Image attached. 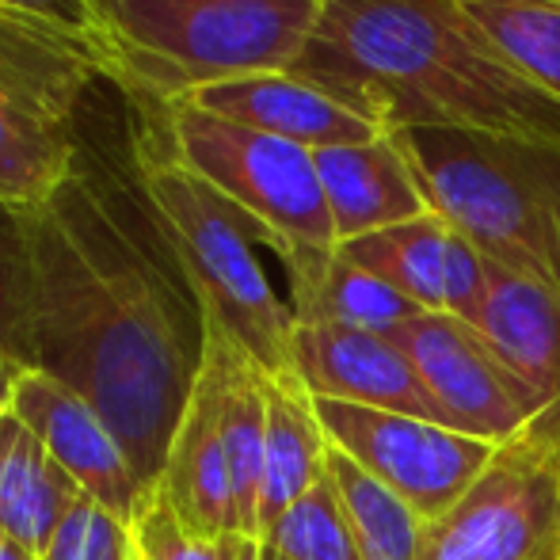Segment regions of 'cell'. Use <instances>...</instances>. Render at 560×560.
I'll list each match as a JSON object with an SVG mask.
<instances>
[{"mask_svg": "<svg viewBox=\"0 0 560 560\" xmlns=\"http://www.w3.org/2000/svg\"><path fill=\"white\" fill-rule=\"evenodd\" d=\"M31 370L100 408L153 488L207 359V310L145 187L138 104L100 73L69 176L23 210Z\"/></svg>", "mask_w": 560, "mask_h": 560, "instance_id": "obj_1", "label": "cell"}, {"mask_svg": "<svg viewBox=\"0 0 560 560\" xmlns=\"http://www.w3.org/2000/svg\"><path fill=\"white\" fill-rule=\"evenodd\" d=\"M290 73L385 133L454 126L560 141V100L508 66L454 0H320Z\"/></svg>", "mask_w": 560, "mask_h": 560, "instance_id": "obj_2", "label": "cell"}, {"mask_svg": "<svg viewBox=\"0 0 560 560\" xmlns=\"http://www.w3.org/2000/svg\"><path fill=\"white\" fill-rule=\"evenodd\" d=\"M130 96L138 104V153L145 187L168 222L184 267L191 271L207 320L233 336L271 382H298L294 310L275 290L256 252L259 244L275 252L271 236L179 161L172 145L168 100L145 96V92H130Z\"/></svg>", "mask_w": 560, "mask_h": 560, "instance_id": "obj_3", "label": "cell"}, {"mask_svg": "<svg viewBox=\"0 0 560 560\" xmlns=\"http://www.w3.org/2000/svg\"><path fill=\"white\" fill-rule=\"evenodd\" d=\"M405 149L431 214L488 264L560 294V141L405 126Z\"/></svg>", "mask_w": 560, "mask_h": 560, "instance_id": "obj_4", "label": "cell"}, {"mask_svg": "<svg viewBox=\"0 0 560 560\" xmlns=\"http://www.w3.org/2000/svg\"><path fill=\"white\" fill-rule=\"evenodd\" d=\"M100 15L118 84L184 100L236 77L294 69L320 0H100Z\"/></svg>", "mask_w": 560, "mask_h": 560, "instance_id": "obj_5", "label": "cell"}, {"mask_svg": "<svg viewBox=\"0 0 560 560\" xmlns=\"http://www.w3.org/2000/svg\"><path fill=\"white\" fill-rule=\"evenodd\" d=\"M100 73L81 43L0 12V199L31 210L69 176Z\"/></svg>", "mask_w": 560, "mask_h": 560, "instance_id": "obj_6", "label": "cell"}, {"mask_svg": "<svg viewBox=\"0 0 560 560\" xmlns=\"http://www.w3.org/2000/svg\"><path fill=\"white\" fill-rule=\"evenodd\" d=\"M168 126L179 161L264 229L279 259L339 248L313 149L199 112L187 100H168Z\"/></svg>", "mask_w": 560, "mask_h": 560, "instance_id": "obj_7", "label": "cell"}, {"mask_svg": "<svg viewBox=\"0 0 560 560\" xmlns=\"http://www.w3.org/2000/svg\"><path fill=\"white\" fill-rule=\"evenodd\" d=\"M560 549V465L526 439L500 446L416 560H549Z\"/></svg>", "mask_w": 560, "mask_h": 560, "instance_id": "obj_8", "label": "cell"}, {"mask_svg": "<svg viewBox=\"0 0 560 560\" xmlns=\"http://www.w3.org/2000/svg\"><path fill=\"white\" fill-rule=\"evenodd\" d=\"M328 443L343 450L354 465L397 492L423 523L446 515L488 469L495 443L472 439L446 423L420 416L382 412V408L313 400Z\"/></svg>", "mask_w": 560, "mask_h": 560, "instance_id": "obj_9", "label": "cell"}, {"mask_svg": "<svg viewBox=\"0 0 560 560\" xmlns=\"http://www.w3.org/2000/svg\"><path fill=\"white\" fill-rule=\"evenodd\" d=\"M393 339L408 351L423 389L454 431L508 446L534 428L538 397L477 325L450 313H420Z\"/></svg>", "mask_w": 560, "mask_h": 560, "instance_id": "obj_10", "label": "cell"}, {"mask_svg": "<svg viewBox=\"0 0 560 560\" xmlns=\"http://www.w3.org/2000/svg\"><path fill=\"white\" fill-rule=\"evenodd\" d=\"M294 377L313 400H339L446 423L443 408L423 389L412 359L393 336L343 325H298Z\"/></svg>", "mask_w": 560, "mask_h": 560, "instance_id": "obj_11", "label": "cell"}, {"mask_svg": "<svg viewBox=\"0 0 560 560\" xmlns=\"http://www.w3.org/2000/svg\"><path fill=\"white\" fill-rule=\"evenodd\" d=\"M12 412L43 439L84 495L104 503L126 523L138 515V503L149 488L138 480L122 443L96 405L43 370H23L15 382Z\"/></svg>", "mask_w": 560, "mask_h": 560, "instance_id": "obj_12", "label": "cell"}, {"mask_svg": "<svg viewBox=\"0 0 560 560\" xmlns=\"http://www.w3.org/2000/svg\"><path fill=\"white\" fill-rule=\"evenodd\" d=\"M477 328L500 347L541 405L523 439L560 465V294L488 264V298Z\"/></svg>", "mask_w": 560, "mask_h": 560, "instance_id": "obj_13", "label": "cell"}, {"mask_svg": "<svg viewBox=\"0 0 560 560\" xmlns=\"http://www.w3.org/2000/svg\"><path fill=\"white\" fill-rule=\"evenodd\" d=\"M199 112H210L229 122L252 126V130L275 133L294 145L305 149H332V145H359V141L382 138V126L370 118L354 115L317 84L305 77L290 73H256V77H236V81L210 84L191 96H184Z\"/></svg>", "mask_w": 560, "mask_h": 560, "instance_id": "obj_14", "label": "cell"}, {"mask_svg": "<svg viewBox=\"0 0 560 560\" xmlns=\"http://www.w3.org/2000/svg\"><path fill=\"white\" fill-rule=\"evenodd\" d=\"M156 485L164 488V495L187 523V530L202 534V538L241 534L233 480H229V457L222 443V382H218V370L207 359H202L191 400H187L184 416L176 423V435H172L164 472Z\"/></svg>", "mask_w": 560, "mask_h": 560, "instance_id": "obj_15", "label": "cell"}, {"mask_svg": "<svg viewBox=\"0 0 560 560\" xmlns=\"http://www.w3.org/2000/svg\"><path fill=\"white\" fill-rule=\"evenodd\" d=\"M313 156H317L320 187H325L339 244L431 214L412 161L393 141V133L359 141V145L317 149Z\"/></svg>", "mask_w": 560, "mask_h": 560, "instance_id": "obj_16", "label": "cell"}, {"mask_svg": "<svg viewBox=\"0 0 560 560\" xmlns=\"http://www.w3.org/2000/svg\"><path fill=\"white\" fill-rule=\"evenodd\" d=\"M287 271V302L298 325H343L359 332L393 336L420 317V305L400 290L332 252H290L279 259Z\"/></svg>", "mask_w": 560, "mask_h": 560, "instance_id": "obj_17", "label": "cell"}, {"mask_svg": "<svg viewBox=\"0 0 560 560\" xmlns=\"http://www.w3.org/2000/svg\"><path fill=\"white\" fill-rule=\"evenodd\" d=\"M81 485L15 412L0 420V530L35 557L81 500Z\"/></svg>", "mask_w": 560, "mask_h": 560, "instance_id": "obj_18", "label": "cell"}, {"mask_svg": "<svg viewBox=\"0 0 560 560\" xmlns=\"http://www.w3.org/2000/svg\"><path fill=\"white\" fill-rule=\"evenodd\" d=\"M328 472V435L298 382L267 385V454L259 488V538Z\"/></svg>", "mask_w": 560, "mask_h": 560, "instance_id": "obj_19", "label": "cell"}, {"mask_svg": "<svg viewBox=\"0 0 560 560\" xmlns=\"http://www.w3.org/2000/svg\"><path fill=\"white\" fill-rule=\"evenodd\" d=\"M450 229L439 214H423L412 222H400L377 233L354 236L343 241V252L351 264L366 267L370 275H377L382 282H389L393 290L416 302L423 313H443L446 294H443V275H446V244Z\"/></svg>", "mask_w": 560, "mask_h": 560, "instance_id": "obj_20", "label": "cell"}, {"mask_svg": "<svg viewBox=\"0 0 560 560\" xmlns=\"http://www.w3.org/2000/svg\"><path fill=\"white\" fill-rule=\"evenodd\" d=\"M328 477H332L347 526H351L359 560H416L423 541V523L397 492L354 465L343 450L328 443Z\"/></svg>", "mask_w": 560, "mask_h": 560, "instance_id": "obj_21", "label": "cell"}, {"mask_svg": "<svg viewBox=\"0 0 560 560\" xmlns=\"http://www.w3.org/2000/svg\"><path fill=\"white\" fill-rule=\"evenodd\" d=\"M465 20L526 81L560 100V4L557 0H454Z\"/></svg>", "mask_w": 560, "mask_h": 560, "instance_id": "obj_22", "label": "cell"}, {"mask_svg": "<svg viewBox=\"0 0 560 560\" xmlns=\"http://www.w3.org/2000/svg\"><path fill=\"white\" fill-rule=\"evenodd\" d=\"M259 541L282 560H359L343 503L328 472Z\"/></svg>", "mask_w": 560, "mask_h": 560, "instance_id": "obj_23", "label": "cell"}, {"mask_svg": "<svg viewBox=\"0 0 560 560\" xmlns=\"http://www.w3.org/2000/svg\"><path fill=\"white\" fill-rule=\"evenodd\" d=\"M0 351L8 359H31V244L27 218L0 199ZM31 370V366H27Z\"/></svg>", "mask_w": 560, "mask_h": 560, "instance_id": "obj_24", "label": "cell"}, {"mask_svg": "<svg viewBox=\"0 0 560 560\" xmlns=\"http://www.w3.org/2000/svg\"><path fill=\"white\" fill-rule=\"evenodd\" d=\"M130 530L141 560H236V546L244 538V534L202 538V534L187 530V523L176 515L161 485H153L141 495Z\"/></svg>", "mask_w": 560, "mask_h": 560, "instance_id": "obj_25", "label": "cell"}, {"mask_svg": "<svg viewBox=\"0 0 560 560\" xmlns=\"http://www.w3.org/2000/svg\"><path fill=\"white\" fill-rule=\"evenodd\" d=\"M38 560H138V546L126 518L81 495Z\"/></svg>", "mask_w": 560, "mask_h": 560, "instance_id": "obj_26", "label": "cell"}, {"mask_svg": "<svg viewBox=\"0 0 560 560\" xmlns=\"http://www.w3.org/2000/svg\"><path fill=\"white\" fill-rule=\"evenodd\" d=\"M0 12L23 15V20H35L61 31L66 38L81 43L112 73V43H107L100 0H0Z\"/></svg>", "mask_w": 560, "mask_h": 560, "instance_id": "obj_27", "label": "cell"}, {"mask_svg": "<svg viewBox=\"0 0 560 560\" xmlns=\"http://www.w3.org/2000/svg\"><path fill=\"white\" fill-rule=\"evenodd\" d=\"M443 294L450 317L477 325L480 310L488 298V259L465 241L462 233H450L446 244V275H443Z\"/></svg>", "mask_w": 560, "mask_h": 560, "instance_id": "obj_28", "label": "cell"}, {"mask_svg": "<svg viewBox=\"0 0 560 560\" xmlns=\"http://www.w3.org/2000/svg\"><path fill=\"white\" fill-rule=\"evenodd\" d=\"M23 362L15 359H0V420H4L8 412H12V397H15V382H20L23 374Z\"/></svg>", "mask_w": 560, "mask_h": 560, "instance_id": "obj_29", "label": "cell"}, {"mask_svg": "<svg viewBox=\"0 0 560 560\" xmlns=\"http://www.w3.org/2000/svg\"><path fill=\"white\" fill-rule=\"evenodd\" d=\"M0 560H38V557L31 553L27 546H20V541L8 538V534L0 530Z\"/></svg>", "mask_w": 560, "mask_h": 560, "instance_id": "obj_30", "label": "cell"}, {"mask_svg": "<svg viewBox=\"0 0 560 560\" xmlns=\"http://www.w3.org/2000/svg\"><path fill=\"white\" fill-rule=\"evenodd\" d=\"M236 560H264V541L244 534L241 546H236Z\"/></svg>", "mask_w": 560, "mask_h": 560, "instance_id": "obj_31", "label": "cell"}, {"mask_svg": "<svg viewBox=\"0 0 560 560\" xmlns=\"http://www.w3.org/2000/svg\"><path fill=\"white\" fill-rule=\"evenodd\" d=\"M264 560H282V557H275V553H271V549H267V546H264Z\"/></svg>", "mask_w": 560, "mask_h": 560, "instance_id": "obj_32", "label": "cell"}, {"mask_svg": "<svg viewBox=\"0 0 560 560\" xmlns=\"http://www.w3.org/2000/svg\"><path fill=\"white\" fill-rule=\"evenodd\" d=\"M549 560H560V549H557V553H553V557H549Z\"/></svg>", "mask_w": 560, "mask_h": 560, "instance_id": "obj_33", "label": "cell"}, {"mask_svg": "<svg viewBox=\"0 0 560 560\" xmlns=\"http://www.w3.org/2000/svg\"><path fill=\"white\" fill-rule=\"evenodd\" d=\"M0 359H8V354H4V351H0Z\"/></svg>", "mask_w": 560, "mask_h": 560, "instance_id": "obj_34", "label": "cell"}, {"mask_svg": "<svg viewBox=\"0 0 560 560\" xmlns=\"http://www.w3.org/2000/svg\"><path fill=\"white\" fill-rule=\"evenodd\" d=\"M557 4H560V0H557Z\"/></svg>", "mask_w": 560, "mask_h": 560, "instance_id": "obj_35", "label": "cell"}, {"mask_svg": "<svg viewBox=\"0 0 560 560\" xmlns=\"http://www.w3.org/2000/svg\"><path fill=\"white\" fill-rule=\"evenodd\" d=\"M138 560H141V557H138Z\"/></svg>", "mask_w": 560, "mask_h": 560, "instance_id": "obj_36", "label": "cell"}]
</instances>
